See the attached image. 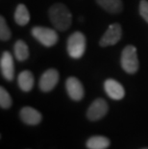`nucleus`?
Returning <instances> with one entry per match:
<instances>
[{"instance_id": "13", "label": "nucleus", "mask_w": 148, "mask_h": 149, "mask_svg": "<svg viewBox=\"0 0 148 149\" xmlns=\"http://www.w3.org/2000/svg\"><path fill=\"white\" fill-rule=\"evenodd\" d=\"M97 4L111 14H118L123 9L121 0H96Z\"/></svg>"}, {"instance_id": "2", "label": "nucleus", "mask_w": 148, "mask_h": 149, "mask_svg": "<svg viewBox=\"0 0 148 149\" xmlns=\"http://www.w3.org/2000/svg\"><path fill=\"white\" fill-rule=\"evenodd\" d=\"M87 46V40L81 32H74L69 36L67 42L68 55L73 59H80L83 57Z\"/></svg>"}, {"instance_id": "20", "label": "nucleus", "mask_w": 148, "mask_h": 149, "mask_svg": "<svg viewBox=\"0 0 148 149\" xmlns=\"http://www.w3.org/2000/svg\"><path fill=\"white\" fill-rule=\"evenodd\" d=\"M142 149H148V148H142Z\"/></svg>"}, {"instance_id": "8", "label": "nucleus", "mask_w": 148, "mask_h": 149, "mask_svg": "<svg viewBox=\"0 0 148 149\" xmlns=\"http://www.w3.org/2000/svg\"><path fill=\"white\" fill-rule=\"evenodd\" d=\"M0 68L3 77L7 81H13L15 77V65L14 59L10 52L5 51L2 53L0 60Z\"/></svg>"}, {"instance_id": "6", "label": "nucleus", "mask_w": 148, "mask_h": 149, "mask_svg": "<svg viewBox=\"0 0 148 149\" xmlns=\"http://www.w3.org/2000/svg\"><path fill=\"white\" fill-rule=\"evenodd\" d=\"M109 106L107 102L102 98H97L90 104V106L88 109L87 117L91 121L101 119L108 113Z\"/></svg>"}, {"instance_id": "7", "label": "nucleus", "mask_w": 148, "mask_h": 149, "mask_svg": "<svg viewBox=\"0 0 148 149\" xmlns=\"http://www.w3.org/2000/svg\"><path fill=\"white\" fill-rule=\"evenodd\" d=\"M59 82V72L55 68H49L45 70L40 76V88L44 93L52 91Z\"/></svg>"}, {"instance_id": "19", "label": "nucleus", "mask_w": 148, "mask_h": 149, "mask_svg": "<svg viewBox=\"0 0 148 149\" xmlns=\"http://www.w3.org/2000/svg\"><path fill=\"white\" fill-rule=\"evenodd\" d=\"M140 14L141 15V17L148 23V1L147 0H140Z\"/></svg>"}, {"instance_id": "14", "label": "nucleus", "mask_w": 148, "mask_h": 149, "mask_svg": "<svg viewBox=\"0 0 148 149\" xmlns=\"http://www.w3.org/2000/svg\"><path fill=\"white\" fill-rule=\"evenodd\" d=\"M111 141L110 139L103 136H93L87 141V147L89 149H107Z\"/></svg>"}, {"instance_id": "17", "label": "nucleus", "mask_w": 148, "mask_h": 149, "mask_svg": "<svg viewBox=\"0 0 148 149\" xmlns=\"http://www.w3.org/2000/svg\"><path fill=\"white\" fill-rule=\"evenodd\" d=\"M11 30L8 27L6 19L3 17H0V40L2 42H7L11 39Z\"/></svg>"}, {"instance_id": "12", "label": "nucleus", "mask_w": 148, "mask_h": 149, "mask_svg": "<svg viewBox=\"0 0 148 149\" xmlns=\"http://www.w3.org/2000/svg\"><path fill=\"white\" fill-rule=\"evenodd\" d=\"M17 83L22 91L25 93L30 91L34 87V76L32 72L29 70H23L20 72L17 78Z\"/></svg>"}, {"instance_id": "9", "label": "nucleus", "mask_w": 148, "mask_h": 149, "mask_svg": "<svg viewBox=\"0 0 148 149\" xmlns=\"http://www.w3.org/2000/svg\"><path fill=\"white\" fill-rule=\"evenodd\" d=\"M68 96L74 101H80L84 97V88L81 82L76 77H68L65 81Z\"/></svg>"}, {"instance_id": "15", "label": "nucleus", "mask_w": 148, "mask_h": 149, "mask_svg": "<svg viewBox=\"0 0 148 149\" xmlns=\"http://www.w3.org/2000/svg\"><path fill=\"white\" fill-rule=\"evenodd\" d=\"M15 21L19 25V26H24L30 20V14L27 7L23 4H19L15 9L14 15Z\"/></svg>"}, {"instance_id": "3", "label": "nucleus", "mask_w": 148, "mask_h": 149, "mask_svg": "<svg viewBox=\"0 0 148 149\" xmlns=\"http://www.w3.org/2000/svg\"><path fill=\"white\" fill-rule=\"evenodd\" d=\"M121 68L129 74L136 73L138 69V59L137 55V48L129 44L122 50L120 57Z\"/></svg>"}, {"instance_id": "1", "label": "nucleus", "mask_w": 148, "mask_h": 149, "mask_svg": "<svg viewBox=\"0 0 148 149\" xmlns=\"http://www.w3.org/2000/svg\"><path fill=\"white\" fill-rule=\"evenodd\" d=\"M49 18L54 27L60 31H65L71 26L72 15L67 7L62 3L52 5L48 11Z\"/></svg>"}, {"instance_id": "5", "label": "nucleus", "mask_w": 148, "mask_h": 149, "mask_svg": "<svg viewBox=\"0 0 148 149\" xmlns=\"http://www.w3.org/2000/svg\"><path fill=\"white\" fill-rule=\"evenodd\" d=\"M121 26L119 23H113L109 26L105 34L99 40V45L102 47H107L115 45L121 39Z\"/></svg>"}, {"instance_id": "18", "label": "nucleus", "mask_w": 148, "mask_h": 149, "mask_svg": "<svg viewBox=\"0 0 148 149\" xmlns=\"http://www.w3.org/2000/svg\"><path fill=\"white\" fill-rule=\"evenodd\" d=\"M13 104V100L9 93L4 88H0V106L2 109H9Z\"/></svg>"}, {"instance_id": "11", "label": "nucleus", "mask_w": 148, "mask_h": 149, "mask_svg": "<svg viewBox=\"0 0 148 149\" xmlns=\"http://www.w3.org/2000/svg\"><path fill=\"white\" fill-rule=\"evenodd\" d=\"M19 116L28 125H38L42 119V113L32 107H23L19 113Z\"/></svg>"}, {"instance_id": "16", "label": "nucleus", "mask_w": 148, "mask_h": 149, "mask_svg": "<svg viewBox=\"0 0 148 149\" xmlns=\"http://www.w3.org/2000/svg\"><path fill=\"white\" fill-rule=\"evenodd\" d=\"M14 53H15V57L17 58V61L19 62L25 61L29 57V48H28V45L22 40H18L17 42H15L14 45Z\"/></svg>"}, {"instance_id": "10", "label": "nucleus", "mask_w": 148, "mask_h": 149, "mask_svg": "<svg viewBox=\"0 0 148 149\" xmlns=\"http://www.w3.org/2000/svg\"><path fill=\"white\" fill-rule=\"evenodd\" d=\"M104 88L108 96L114 100H120L125 95L123 86L114 79H107L104 83Z\"/></svg>"}, {"instance_id": "4", "label": "nucleus", "mask_w": 148, "mask_h": 149, "mask_svg": "<svg viewBox=\"0 0 148 149\" xmlns=\"http://www.w3.org/2000/svg\"><path fill=\"white\" fill-rule=\"evenodd\" d=\"M32 36L38 42L46 47H51L58 42L59 37L55 30L51 28L36 26L32 29Z\"/></svg>"}]
</instances>
